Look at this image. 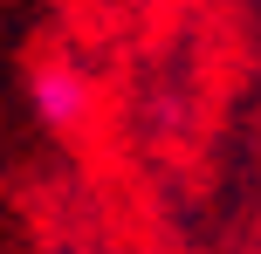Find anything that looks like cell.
<instances>
[{
	"label": "cell",
	"instance_id": "cell-1",
	"mask_svg": "<svg viewBox=\"0 0 261 254\" xmlns=\"http://www.w3.org/2000/svg\"><path fill=\"white\" fill-rule=\"evenodd\" d=\"M90 103H96V90H90V76H83L76 62H41L35 69V110H41L48 131L90 124Z\"/></svg>",
	"mask_w": 261,
	"mask_h": 254
}]
</instances>
